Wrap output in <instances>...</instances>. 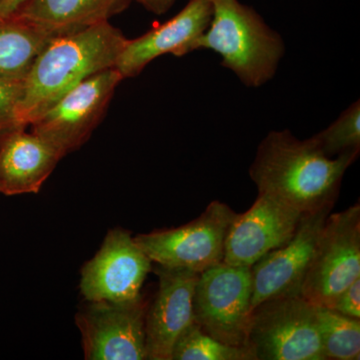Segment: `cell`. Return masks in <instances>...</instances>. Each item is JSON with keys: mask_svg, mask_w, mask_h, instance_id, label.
Segmentation results:
<instances>
[{"mask_svg": "<svg viewBox=\"0 0 360 360\" xmlns=\"http://www.w3.org/2000/svg\"><path fill=\"white\" fill-rule=\"evenodd\" d=\"M212 0H189L172 20L155 26L146 34L129 40L123 46L115 68L123 79L139 75L146 66L165 54L186 56L212 20Z\"/></svg>", "mask_w": 360, "mask_h": 360, "instance_id": "5bb4252c", "label": "cell"}, {"mask_svg": "<svg viewBox=\"0 0 360 360\" xmlns=\"http://www.w3.org/2000/svg\"><path fill=\"white\" fill-rule=\"evenodd\" d=\"M59 34L20 16L0 18V79L25 82L40 52Z\"/></svg>", "mask_w": 360, "mask_h": 360, "instance_id": "e0dca14e", "label": "cell"}, {"mask_svg": "<svg viewBox=\"0 0 360 360\" xmlns=\"http://www.w3.org/2000/svg\"><path fill=\"white\" fill-rule=\"evenodd\" d=\"M333 206L304 213L295 236L285 245L270 251L250 267L251 309L259 303L285 295H302V286L315 246ZM250 309V311H251Z\"/></svg>", "mask_w": 360, "mask_h": 360, "instance_id": "8fae6325", "label": "cell"}, {"mask_svg": "<svg viewBox=\"0 0 360 360\" xmlns=\"http://www.w3.org/2000/svg\"><path fill=\"white\" fill-rule=\"evenodd\" d=\"M303 213L258 193L250 210L238 213L225 241L224 262L250 269L270 251L290 243Z\"/></svg>", "mask_w": 360, "mask_h": 360, "instance_id": "7c38bea8", "label": "cell"}, {"mask_svg": "<svg viewBox=\"0 0 360 360\" xmlns=\"http://www.w3.org/2000/svg\"><path fill=\"white\" fill-rule=\"evenodd\" d=\"M127 41L110 21L54 37L23 82L16 127H30L84 80L115 68Z\"/></svg>", "mask_w": 360, "mask_h": 360, "instance_id": "7a4b0ae2", "label": "cell"}, {"mask_svg": "<svg viewBox=\"0 0 360 360\" xmlns=\"http://www.w3.org/2000/svg\"><path fill=\"white\" fill-rule=\"evenodd\" d=\"M236 213L212 201L198 219L176 229L139 234L134 240L151 262L201 274L224 262L225 241Z\"/></svg>", "mask_w": 360, "mask_h": 360, "instance_id": "5b68a950", "label": "cell"}, {"mask_svg": "<svg viewBox=\"0 0 360 360\" xmlns=\"http://www.w3.org/2000/svg\"><path fill=\"white\" fill-rule=\"evenodd\" d=\"M360 277V205L329 213L303 281L300 295L315 307H331Z\"/></svg>", "mask_w": 360, "mask_h": 360, "instance_id": "52a82bcc", "label": "cell"}, {"mask_svg": "<svg viewBox=\"0 0 360 360\" xmlns=\"http://www.w3.org/2000/svg\"><path fill=\"white\" fill-rule=\"evenodd\" d=\"M172 360H257L248 347L215 340L193 322L175 342Z\"/></svg>", "mask_w": 360, "mask_h": 360, "instance_id": "d6986e66", "label": "cell"}, {"mask_svg": "<svg viewBox=\"0 0 360 360\" xmlns=\"http://www.w3.org/2000/svg\"><path fill=\"white\" fill-rule=\"evenodd\" d=\"M252 296L250 269L222 262L200 274L194 288L193 321L208 335L248 347Z\"/></svg>", "mask_w": 360, "mask_h": 360, "instance_id": "8992f818", "label": "cell"}, {"mask_svg": "<svg viewBox=\"0 0 360 360\" xmlns=\"http://www.w3.org/2000/svg\"><path fill=\"white\" fill-rule=\"evenodd\" d=\"M22 84L0 79V134L18 129L16 127V110Z\"/></svg>", "mask_w": 360, "mask_h": 360, "instance_id": "44dd1931", "label": "cell"}, {"mask_svg": "<svg viewBox=\"0 0 360 360\" xmlns=\"http://www.w3.org/2000/svg\"><path fill=\"white\" fill-rule=\"evenodd\" d=\"M143 297L130 302H89L77 315L85 359H146Z\"/></svg>", "mask_w": 360, "mask_h": 360, "instance_id": "9c48e42d", "label": "cell"}, {"mask_svg": "<svg viewBox=\"0 0 360 360\" xmlns=\"http://www.w3.org/2000/svg\"><path fill=\"white\" fill-rule=\"evenodd\" d=\"M136 1L150 13L160 15V14L167 13L174 6L176 0H136Z\"/></svg>", "mask_w": 360, "mask_h": 360, "instance_id": "cb8c5ba5", "label": "cell"}, {"mask_svg": "<svg viewBox=\"0 0 360 360\" xmlns=\"http://www.w3.org/2000/svg\"><path fill=\"white\" fill-rule=\"evenodd\" d=\"M314 139L329 158L360 151V103L355 101Z\"/></svg>", "mask_w": 360, "mask_h": 360, "instance_id": "ffe728a7", "label": "cell"}, {"mask_svg": "<svg viewBox=\"0 0 360 360\" xmlns=\"http://www.w3.org/2000/svg\"><path fill=\"white\" fill-rule=\"evenodd\" d=\"M212 15L194 51L210 49L243 84L262 86L276 75L284 53L281 37L239 0H212Z\"/></svg>", "mask_w": 360, "mask_h": 360, "instance_id": "3957f363", "label": "cell"}, {"mask_svg": "<svg viewBox=\"0 0 360 360\" xmlns=\"http://www.w3.org/2000/svg\"><path fill=\"white\" fill-rule=\"evenodd\" d=\"M122 79L115 68L87 78L33 122L32 131L65 158L89 139Z\"/></svg>", "mask_w": 360, "mask_h": 360, "instance_id": "ba28073f", "label": "cell"}, {"mask_svg": "<svg viewBox=\"0 0 360 360\" xmlns=\"http://www.w3.org/2000/svg\"><path fill=\"white\" fill-rule=\"evenodd\" d=\"M151 264L129 232L112 229L82 269L80 292L89 302L139 300Z\"/></svg>", "mask_w": 360, "mask_h": 360, "instance_id": "30bf717a", "label": "cell"}, {"mask_svg": "<svg viewBox=\"0 0 360 360\" xmlns=\"http://www.w3.org/2000/svg\"><path fill=\"white\" fill-rule=\"evenodd\" d=\"M317 328L326 360L360 359V319L316 307Z\"/></svg>", "mask_w": 360, "mask_h": 360, "instance_id": "ac0fdd59", "label": "cell"}, {"mask_svg": "<svg viewBox=\"0 0 360 360\" xmlns=\"http://www.w3.org/2000/svg\"><path fill=\"white\" fill-rule=\"evenodd\" d=\"M248 347L257 360H326L316 307L302 295L270 298L251 309Z\"/></svg>", "mask_w": 360, "mask_h": 360, "instance_id": "277c9868", "label": "cell"}, {"mask_svg": "<svg viewBox=\"0 0 360 360\" xmlns=\"http://www.w3.org/2000/svg\"><path fill=\"white\" fill-rule=\"evenodd\" d=\"M359 155L329 158L314 137L300 141L288 129L271 131L260 142L250 175L258 193L304 214L335 206L343 175Z\"/></svg>", "mask_w": 360, "mask_h": 360, "instance_id": "6da1fadb", "label": "cell"}, {"mask_svg": "<svg viewBox=\"0 0 360 360\" xmlns=\"http://www.w3.org/2000/svg\"><path fill=\"white\" fill-rule=\"evenodd\" d=\"M158 293L146 319V359L172 360L180 335L193 321L194 288L200 274L156 264Z\"/></svg>", "mask_w": 360, "mask_h": 360, "instance_id": "4fadbf2b", "label": "cell"}, {"mask_svg": "<svg viewBox=\"0 0 360 360\" xmlns=\"http://www.w3.org/2000/svg\"><path fill=\"white\" fill-rule=\"evenodd\" d=\"M61 158L51 143L32 131L9 130L0 144V193H39Z\"/></svg>", "mask_w": 360, "mask_h": 360, "instance_id": "9a60e30c", "label": "cell"}, {"mask_svg": "<svg viewBox=\"0 0 360 360\" xmlns=\"http://www.w3.org/2000/svg\"><path fill=\"white\" fill-rule=\"evenodd\" d=\"M329 309L345 316L360 319V277L335 298Z\"/></svg>", "mask_w": 360, "mask_h": 360, "instance_id": "7402d4cb", "label": "cell"}, {"mask_svg": "<svg viewBox=\"0 0 360 360\" xmlns=\"http://www.w3.org/2000/svg\"><path fill=\"white\" fill-rule=\"evenodd\" d=\"M129 0H28L15 16L25 18L58 33L82 30L108 21Z\"/></svg>", "mask_w": 360, "mask_h": 360, "instance_id": "2e32d148", "label": "cell"}, {"mask_svg": "<svg viewBox=\"0 0 360 360\" xmlns=\"http://www.w3.org/2000/svg\"><path fill=\"white\" fill-rule=\"evenodd\" d=\"M28 0H0V18L6 20L20 13Z\"/></svg>", "mask_w": 360, "mask_h": 360, "instance_id": "603a6c76", "label": "cell"}]
</instances>
